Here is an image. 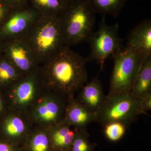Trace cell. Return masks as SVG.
Listing matches in <instances>:
<instances>
[{"mask_svg": "<svg viewBox=\"0 0 151 151\" xmlns=\"http://www.w3.org/2000/svg\"><path fill=\"white\" fill-rule=\"evenodd\" d=\"M87 58L63 45L54 55L40 66L44 86L60 94L72 95L87 83Z\"/></svg>", "mask_w": 151, "mask_h": 151, "instance_id": "cell-1", "label": "cell"}, {"mask_svg": "<svg viewBox=\"0 0 151 151\" xmlns=\"http://www.w3.org/2000/svg\"><path fill=\"white\" fill-rule=\"evenodd\" d=\"M23 39L40 66L65 45L59 16L41 15Z\"/></svg>", "mask_w": 151, "mask_h": 151, "instance_id": "cell-2", "label": "cell"}, {"mask_svg": "<svg viewBox=\"0 0 151 151\" xmlns=\"http://www.w3.org/2000/svg\"><path fill=\"white\" fill-rule=\"evenodd\" d=\"M95 13L87 0H79L68 6L60 16L64 45L88 42L94 32Z\"/></svg>", "mask_w": 151, "mask_h": 151, "instance_id": "cell-3", "label": "cell"}, {"mask_svg": "<svg viewBox=\"0 0 151 151\" xmlns=\"http://www.w3.org/2000/svg\"><path fill=\"white\" fill-rule=\"evenodd\" d=\"M112 57L114 66L108 95L130 93L145 58L127 45L123 46Z\"/></svg>", "mask_w": 151, "mask_h": 151, "instance_id": "cell-4", "label": "cell"}, {"mask_svg": "<svg viewBox=\"0 0 151 151\" xmlns=\"http://www.w3.org/2000/svg\"><path fill=\"white\" fill-rule=\"evenodd\" d=\"M141 114L143 113L139 99L131 93L108 95L96 113V122L103 126L110 122H120L128 127Z\"/></svg>", "mask_w": 151, "mask_h": 151, "instance_id": "cell-5", "label": "cell"}, {"mask_svg": "<svg viewBox=\"0 0 151 151\" xmlns=\"http://www.w3.org/2000/svg\"><path fill=\"white\" fill-rule=\"evenodd\" d=\"M117 23L113 25L107 24L105 15H103L97 30L93 32L88 41L90 46L88 61L95 60L103 70L106 60L113 57L123 47L122 40L119 33Z\"/></svg>", "mask_w": 151, "mask_h": 151, "instance_id": "cell-6", "label": "cell"}, {"mask_svg": "<svg viewBox=\"0 0 151 151\" xmlns=\"http://www.w3.org/2000/svg\"><path fill=\"white\" fill-rule=\"evenodd\" d=\"M40 15L29 4L13 10L0 25V44L23 39Z\"/></svg>", "mask_w": 151, "mask_h": 151, "instance_id": "cell-7", "label": "cell"}, {"mask_svg": "<svg viewBox=\"0 0 151 151\" xmlns=\"http://www.w3.org/2000/svg\"><path fill=\"white\" fill-rule=\"evenodd\" d=\"M2 52L23 75L38 70L40 65L29 47L23 39H17L2 44Z\"/></svg>", "mask_w": 151, "mask_h": 151, "instance_id": "cell-8", "label": "cell"}, {"mask_svg": "<svg viewBox=\"0 0 151 151\" xmlns=\"http://www.w3.org/2000/svg\"><path fill=\"white\" fill-rule=\"evenodd\" d=\"M63 122L77 129L86 130L89 124L96 122V113L90 111L78 100L71 99L65 111Z\"/></svg>", "mask_w": 151, "mask_h": 151, "instance_id": "cell-9", "label": "cell"}, {"mask_svg": "<svg viewBox=\"0 0 151 151\" xmlns=\"http://www.w3.org/2000/svg\"><path fill=\"white\" fill-rule=\"evenodd\" d=\"M127 46L145 58L151 55V21L145 20L132 30L128 37Z\"/></svg>", "mask_w": 151, "mask_h": 151, "instance_id": "cell-10", "label": "cell"}, {"mask_svg": "<svg viewBox=\"0 0 151 151\" xmlns=\"http://www.w3.org/2000/svg\"><path fill=\"white\" fill-rule=\"evenodd\" d=\"M105 97L101 81L97 77H95L81 88L78 100L90 111L96 113Z\"/></svg>", "mask_w": 151, "mask_h": 151, "instance_id": "cell-11", "label": "cell"}, {"mask_svg": "<svg viewBox=\"0 0 151 151\" xmlns=\"http://www.w3.org/2000/svg\"><path fill=\"white\" fill-rule=\"evenodd\" d=\"M151 92V55L143 60L130 93L139 99Z\"/></svg>", "mask_w": 151, "mask_h": 151, "instance_id": "cell-12", "label": "cell"}, {"mask_svg": "<svg viewBox=\"0 0 151 151\" xmlns=\"http://www.w3.org/2000/svg\"><path fill=\"white\" fill-rule=\"evenodd\" d=\"M37 112L38 117L46 122H58L65 115L63 106L55 100H49L41 103Z\"/></svg>", "mask_w": 151, "mask_h": 151, "instance_id": "cell-13", "label": "cell"}, {"mask_svg": "<svg viewBox=\"0 0 151 151\" xmlns=\"http://www.w3.org/2000/svg\"><path fill=\"white\" fill-rule=\"evenodd\" d=\"M29 4L41 15L60 16L68 5L63 0H28Z\"/></svg>", "mask_w": 151, "mask_h": 151, "instance_id": "cell-14", "label": "cell"}, {"mask_svg": "<svg viewBox=\"0 0 151 151\" xmlns=\"http://www.w3.org/2000/svg\"><path fill=\"white\" fill-rule=\"evenodd\" d=\"M127 0H87L95 13L119 17Z\"/></svg>", "mask_w": 151, "mask_h": 151, "instance_id": "cell-15", "label": "cell"}, {"mask_svg": "<svg viewBox=\"0 0 151 151\" xmlns=\"http://www.w3.org/2000/svg\"><path fill=\"white\" fill-rule=\"evenodd\" d=\"M23 76L2 52L0 54V86L12 85Z\"/></svg>", "mask_w": 151, "mask_h": 151, "instance_id": "cell-16", "label": "cell"}, {"mask_svg": "<svg viewBox=\"0 0 151 151\" xmlns=\"http://www.w3.org/2000/svg\"><path fill=\"white\" fill-rule=\"evenodd\" d=\"M75 133V131L70 129L69 125L63 122L53 131L52 135V143L57 148L67 150L71 147Z\"/></svg>", "mask_w": 151, "mask_h": 151, "instance_id": "cell-17", "label": "cell"}, {"mask_svg": "<svg viewBox=\"0 0 151 151\" xmlns=\"http://www.w3.org/2000/svg\"><path fill=\"white\" fill-rule=\"evenodd\" d=\"M86 129H76L72 145L71 151H92L93 146L89 140Z\"/></svg>", "mask_w": 151, "mask_h": 151, "instance_id": "cell-18", "label": "cell"}, {"mask_svg": "<svg viewBox=\"0 0 151 151\" xmlns=\"http://www.w3.org/2000/svg\"><path fill=\"white\" fill-rule=\"evenodd\" d=\"M104 134L112 142L119 141L125 134L127 127L120 122H112L104 125Z\"/></svg>", "mask_w": 151, "mask_h": 151, "instance_id": "cell-19", "label": "cell"}, {"mask_svg": "<svg viewBox=\"0 0 151 151\" xmlns=\"http://www.w3.org/2000/svg\"><path fill=\"white\" fill-rule=\"evenodd\" d=\"M24 129V124L21 119L18 117L11 118L6 123V132L11 137L19 136L23 132Z\"/></svg>", "mask_w": 151, "mask_h": 151, "instance_id": "cell-20", "label": "cell"}, {"mask_svg": "<svg viewBox=\"0 0 151 151\" xmlns=\"http://www.w3.org/2000/svg\"><path fill=\"white\" fill-rule=\"evenodd\" d=\"M48 139L43 133H39L33 138L31 144L32 151H48Z\"/></svg>", "mask_w": 151, "mask_h": 151, "instance_id": "cell-21", "label": "cell"}, {"mask_svg": "<svg viewBox=\"0 0 151 151\" xmlns=\"http://www.w3.org/2000/svg\"><path fill=\"white\" fill-rule=\"evenodd\" d=\"M140 106L143 114L147 115V111L151 109V92L139 99Z\"/></svg>", "mask_w": 151, "mask_h": 151, "instance_id": "cell-22", "label": "cell"}, {"mask_svg": "<svg viewBox=\"0 0 151 151\" xmlns=\"http://www.w3.org/2000/svg\"><path fill=\"white\" fill-rule=\"evenodd\" d=\"M13 9L20 8L28 5V0H1Z\"/></svg>", "mask_w": 151, "mask_h": 151, "instance_id": "cell-23", "label": "cell"}, {"mask_svg": "<svg viewBox=\"0 0 151 151\" xmlns=\"http://www.w3.org/2000/svg\"><path fill=\"white\" fill-rule=\"evenodd\" d=\"M13 9L0 0V25L7 17Z\"/></svg>", "mask_w": 151, "mask_h": 151, "instance_id": "cell-24", "label": "cell"}, {"mask_svg": "<svg viewBox=\"0 0 151 151\" xmlns=\"http://www.w3.org/2000/svg\"><path fill=\"white\" fill-rule=\"evenodd\" d=\"M0 151H12V148L8 144L4 143H0Z\"/></svg>", "mask_w": 151, "mask_h": 151, "instance_id": "cell-25", "label": "cell"}, {"mask_svg": "<svg viewBox=\"0 0 151 151\" xmlns=\"http://www.w3.org/2000/svg\"><path fill=\"white\" fill-rule=\"evenodd\" d=\"M67 5L68 6L69 5L72 4L73 3L78 1L79 0H63Z\"/></svg>", "mask_w": 151, "mask_h": 151, "instance_id": "cell-26", "label": "cell"}, {"mask_svg": "<svg viewBox=\"0 0 151 151\" xmlns=\"http://www.w3.org/2000/svg\"><path fill=\"white\" fill-rule=\"evenodd\" d=\"M2 53V45L0 44V54Z\"/></svg>", "mask_w": 151, "mask_h": 151, "instance_id": "cell-27", "label": "cell"}, {"mask_svg": "<svg viewBox=\"0 0 151 151\" xmlns=\"http://www.w3.org/2000/svg\"><path fill=\"white\" fill-rule=\"evenodd\" d=\"M1 99H0V107H1Z\"/></svg>", "mask_w": 151, "mask_h": 151, "instance_id": "cell-28", "label": "cell"}, {"mask_svg": "<svg viewBox=\"0 0 151 151\" xmlns=\"http://www.w3.org/2000/svg\"><path fill=\"white\" fill-rule=\"evenodd\" d=\"M61 151H68L67 150H61Z\"/></svg>", "mask_w": 151, "mask_h": 151, "instance_id": "cell-29", "label": "cell"}]
</instances>
